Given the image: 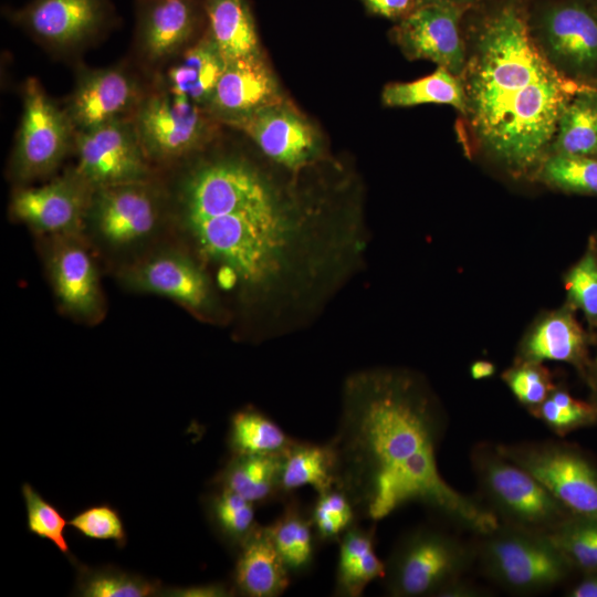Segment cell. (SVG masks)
Returning a JSON list of instances; mask_svg holds the SVG:
<instances>
[{
  "label": "cell",
  "mask_w": 597,
  "mask_h": 597,
  "mask_svg": "<svg viewBox=\"0 0 597 597\" xmlns=\"http://www.w3.org/2000/svg\"><path fill=\"white\" fill-rule=\"evenodd\" d=\"M341 407L328 441L337 460V488L359 521L377 524L419 504L473 535L500 524L481 499L461 493L442 476L437 452L447 418L420 374L391 367L352 374Z\"/></svg>",
  "instance_id": "obj_1"
},
{
  "label": "cell",
  "mask_w": 597,
  "mask_h": 597,
  "mask_svg": "<svg viewBox=\"0 0 597 597\" xmlns=\"http://www.w3.org/2000/svg\"><path fill=\"white\" fill-rule=\"evenodd\" d=\"M198 253L270 310L305 298L352 254L265 177L201 197L179 213Z\"/></svg>",
  "instance_id": "obj_2"
},
{
  "label": "cell",
  "mask_w": 597,
  "mask_h": 597,
  "mask_svg": "<svg viewBox=\"0 0 597 597\" xmlns=\"http://www.w3.org/2000/svg\"><path fill=\"white\" fill-rule=\"evenodd\" d=\"M464 39V115L478 147L511 176L533 175L549 151L563 108L584 84L545 59L524 0L491 2Z\"/></svg>",
  "instance_id": "obj_3"
},
{
  "label": "cell",
  "mask_w": 597,
  "mask_h": 597,
  "mask_svg": "<svg viewBox=\"0 0 597 597\" xmlns=\"http://www.w3.org/2000/svg\"><path fill=\"white\" fill-rule=\"evenodd\" d=\"M475 564L489 580L520 596L548 591L567 582L574 568L547 534L499 524L475 534Z\"/></svg>",
  "instance_id": "obj_4"
},
{
  "label": "cell",
  "mask_w": 597,
  "mask_h": 597,
  "mask_svg": "<svg viewBox=\"0 0 597 597\" xmlns=\"http://www.w3.org/2000/svg\"><path fill=\"white\" fill-rule=\"evenodd\" d=\"M475 564L472 541H464L434 525L405 533L387 561L383 585L392 597H439Z\"/></svg>",
  "instance_id": "obj_5"
},
{
  "label": "cell",
  "mask_w": 597,
  "mask_h": 597,
  "mask_svg": "<svg viewBox=\"0 0 597 597\" xmlns=\"http://www.w3.org/2000/svg\"><path fill=\"white\" fill-rule=\"evenodd\" d=\"M470 462L481 501L501 524L547 534L572 514L532 474L502 455L495 444L476 443Z\"/></svg>",
  "instance_id": "obj_6"
},
{
  "label": "cell",
  "mask_w": 597,
  "mask_h": 597,
  "mask_svg": "<svg viewBox=\"0 0 597 597\" xmlns=\"http://www.w3.org/2000/svg\"><path fill=\"white\" fill-rule=\"evenodd\" d=\"M532 35L565 77L597 83V8L593 0H545L530 11Z\"/></svg>",
  "instance_id": "obj_7"
},
{
  "label": "cell",
  "mask_w": 597,
  "mask_h": 597,
  "mask_svg": "<svg viewBox=\"0 0 597 597\" xmlns=\"http://www.w3.org/2000/svg\"><path fill=\"white\" fill-rule=\"evenodd\" d=\"M22 115L9 160V175L27 184L53 174L74 149L75 130L64 108L41 83L29 77L22 85Z\"/></svg>",
  "instance_id": "obj_8"
},
{
  "label": "cell",
  "mask_w": 597,
  "mask_h": 597,
  "mask_svg": "<svg viewBox=\"0 0 597 597\" xmlns=\"http://www.w3.org/2000/svg\"><path fill=\"white\" fill-rule=\"evenodd\" d=\"M495 446L572 514L597 521V462L582 448L553 439Z\"/></svg>",
  "instance_id": "obj_9"
},
{
  "label": "cell",
  "mask_w": 597,
  "mask_h": 597,
  "mask_svg": "<svg viewBox=\"0 0 597 597\" xmlns=\"http://www.w3.org/2000/svg\"><path fill=\"white\" fill-rule=\"evenodd\" d=\"M8 19L55 56H74L118 22L112 0H31Z\"/></svg>",
  "instance_id": "obj_10"
},
{
  "label": "cell",
  "mask_w": 597,
  "mask_h": 597,
  "mask_svg": "<svg viewBox=\"0 0 597 597\" xmlns=\"http://www.w3.org/2000/svg\"><path fill=\"white\" fill-rule=\"evenodd\" d=\"M132 122L150 163H170L203 147L216 119L206 108L160 87L146 93Z\"/></svg>",
  "instance_id": "obj_11"
},
{
  "label": "cell",
  "mask_w": 597,
  "mask_h": 597,
  "mask_svg": "<svg viewBox=\"0 0 597 597\" xmlns=\"http://www.w3.org/2000/svg\"><path fill=\"white\" fill-rule=\"evenodd\" d=\"M74 170L93 188L147 181L150 160L139 143L130 119L114 121L76 132Z\"/></svg>",
  "instance_id": "obj_12"
},
{
  "label": "cell",
  "mask_w": 597,
  "mask_h": 597,
  "mask_svg": "<svg viewBox=\"0 0 597 597\" xmlns=\"http://www.w3.org/2000/svg\"><path fill=\"white\" fill-rule=\"evenodd\" d=\"M93 190L71 169L43 186H20L12 193L10 213L40 234L80 235Z\"/></svg>",
  "instance_id": "obj_13"
},
{
  "label": "cell",
  "mask_w": 597,
  "mask_h": 597,
  "mask_svg": "<svg viewBox=\"0 0 597 597\" xmlns=\"http://www.w3.org/2000/svg\"><path fill=\"white\" fill-rule=\"evenodd\" d=\"M126 287L168 297L207 318L218 316L219 304L203 268L179 251H165L136 262L121 273Z\"/></svg>",
  "instance_id": "obj_14"
},
{
  "label": "cell",
  "mask_w": 597,
  "mask_h": 597,
  "mask_svg": "<svg viewBox=\"0 0 597 597\" xmlns=\"http://www.w3.org/2000/svg\"><path fill=\"white\" fill-rule=\"evenodd\" d=\"M146 91L126 66L82 67L64 107L75 133L130 119Z\"/></svg>",
  "instance_id": "obj_15"
},
{
  "label": "cell",
  "mask_w": 597,
  "mask_h": 597,
  "mask_svg": "<svg viewBox=\"0 0 597 597\" xmlns=\"http://www.w3.org/2000/svg\"><path fill=\"white\" fill-rule=\"evenodd\" d=\"M160 210L159 195L149 180L111 185L93 190L86 222L109 245L124 247L149 235Z\"/></svg>",
  "instance_id": "obj_16"
},
{
  "label": "cell",
  "mask_w": 597,
  "mask_h": 597,
  "mask_svg": "<svg viewBox=\"0 0 597 597\" xmlns=\"http://www.w3.org/2000/svg\"><path fill=\"white\" fill-rule=\"evenodd\" d=\"M207 23L203 0H136L135 48L149 67L164 69L196 42Z\"/></svg>",
  "instance_id": "obj_17"
},
{
  "label": "cell",
  "mask_w": 597,
  "mask_h": 597,
  "mask_svg": "<svg viewBox=\"0 0 597 597\" xmlns=\"http://www.w3.org/2000/svg\"><path fill=\"white\" fill-rule=\"evenodd\" d=\"M469 8L427 4L397 22L391 33L401 52L411 60H429L460 76L467 61L461 23Z\"/></svg>",
  "instance_id": "obj_18"
},
{
  "label": "cell",
  "mask_w": 597,
  "mask_h": 597,
  "mask_svg": "<svg viewBox=\"0 0 597 597\" xmlns=\"http://www.w3.org/2000/svg\"><path fill=\"white\" fill-rule=\"evenodd\" d=\"M232 127L247 134L266 157L293 171L313 163L320 153L314 127L283 98Z\"/></svg>",
  "instance_id": "obj_19"
},
{
  "label": "cell",
  "mask_w": 597,
  "mask_h": 597,
  "mask_svg": "<svg viewBox=\"0 0 597 597\" xmlns=\"http://www.w3.org/2000/svg\"><path fill=\"white\" fill-rule=\"evenodd\" d=\"M80 237H53L48 268L61 307L72 316L95 322L103 314L104 298L96 265Z\"/></svg>",
  "instance_id": "obj_20"
},
{
  "label": "cell",
  "mask_w": 597,
  "mask_h": 597,
  "mask_svg": "<svg viewBox=\"0 0 597 597\" xmlns=\"http://www.w3.org/2000/svg\"><path fill=\"white\" fill-rule=\"evenodd\" d=\"M280 100L277 82L259 53L227 62L206 109L216 121L233 126Z\"/></svg>",
  "instance_id": "obj_21"
},
{
  "label": "cell",
  "mask_w": 597,
  "mask_h": 597,
  "mask_svg": "<svg viewBox=\"0 0 597 597\" xmlns=\"http://www.w3.org/2000/svg\"><path fill=\"white\" fill-rule=\"evenodd\" d=\"M576 312L565 302L540 315L521 338L514 360L566 363L580 376L593 358L590 346L596 341L593 332L582 326Z\"/></svg>",
  "instance_id": "obj_22"
},
{
  "label": "cell",
  "mask_w": 597,
  "mask_h": 597,
  "mask_svg": "<svg viewBox=\"0 0 597 597\" xmlns=\"http://www.w3.org/2000/svg\"><path fill=\"white\" fill-rule=\"evenodd\" d=\"M230 584L235 596L279 597L292 575L282 562L266 525L256 524L235 552Z\"/></svg>",
  "instance_id": "obj_23"
},
{
  "label": "cell",
  "mask_w": 597,
  "mask_h": 597,
  "mask_svg": "<svg viewBox=\"0 0 597 597\" xmlns=\"http://www.w3.org/2000/svg\"><path fill=\"white\" fill-rule=\"evenodd\" d=\"M226 65V59L205 30L163 69L161 87L206 108Z\"/></svg>",
  "instance_id": "obj_24"
},
{
  "label": "cell",
  "mask_w": 597,
  "mask_h": 597,
  "mask_svg": "<svg viewBox=\"0 0 597 597\" xmlns=\"http://www.w3.org/2000/svg\"><path fill=\"white\" fill-rule=\"evenodd\" d=\"M281 454H229L210 486L231 491L255 506L283 502Z\"/></svg>",
  "instance_id": "obj_25"
},
{
  "label": "cell",
  "mask_w": 597,
  "mask_h": 597,
  "mask_svg": "<svg viewBox=\"0 0 597 597\" xmlns=\"http://www.w3.org/2000/svg\"><path fill=\"white\" fill-rule=\"evenodd\" d=\"M334 596L359 597L375 579L383 578L385 562L375 552L376 524L352 526L338 541Z\"/></svg>",
  "instance_id": "obj_26"
},
{
  "label": "cell",
  "mask_w": 597,
  "mask_h": 597,
  "mask_svg": "<svg viewBox=\"0 0 597 597\" xmlns=\"http://www.w3.org/2000/svg\"><path fill=\"white\" fill-rule=\"evenodd\" d=\"M303 486L313 488L316 494L337 488V460L329 441L315 443L293 439L283 451L280 472L283 499Z\"/></svg>",
  "instance_id": "obj_27"
},
{
  "label": "cell",
  "mask_w": 597,
  "mask_h": 597,
  "mask_svg": "<svg viewBox=\"0 0 597 597\" xmlns=\"http://www.w3.org/2000/svg\"><path fill=\"white\" fill-rule=\"evenodd\" d=\"M206 31L226 61L261 53L254 18L247 0H203Z\"/></svg>",
  "instance_id": "obj_28"
},
{
  "label": "cell",
  "mask_w": 597,
  "mask_h": 597,
  "mask_svg": "<svg viewBox=\"0 0 597 597\" xmlns=\"http://www.w3.org/2000/svg\"><path fill=\"white\" fill-rule=\"evenodd\" d=\"M282 503V512L266 527L276 552L292 577L304 575L314 564L318 545L310 507H304L294 494Z\"/></svg>",
  "instance_id": "obj_29"
},
{
  "label": "cell",
  "mask_w": 597,
  "mask_h": 597,
  "mask_svg": "<svg viewBox=\"0 0 597 597\" xmlns=\"http://www.w3.org/2000/svg\"><path fill=\"white\" fill-rule=\"evenodd\" d=\"M548 154L597 158V88L595 86L582 85L569 98L561 113Z\"/></svg>",
  "instance_id": "obj_30"
},
{
  "label": "cell",
  "mask_w": 597,
  "mask_h": 597,
  "mask_svg": "<svg viewBox=\"0 0 597 597\" xmlns=\"http://www.w3.org/2000/svg\"><path fill=\"white\" fill-rule=\"evenodd\" d=\"M201 506L216 537L232 555L258 524L256 506L224 489L210 486L201 496Z\"/></svg>",
  "instance_id": "obj_31"
},
{
  "label": "cell",
  "mask_w": 597,
  "mask_h": 597,
  "mask_svg": "<svg viewBox=\"0 0 597 597\" xmlns=\"http://www.w3.org/2000/svg\"><path fill=\"white\" fill-rule=\"evenodd\" d=\"M74 594L81 597H150L163 596L165 587L157 579L124 570L113 565L88 566L75 557Z\"/></svg>",
  "instance_id": "obj_32"
},
{
  "label": "cell",
  "mask_w": 597,
  "mask_h": 597,
  "mask_svg": "<svg viewBox=\"0 0 597 597\" xmlns=\"http://www.w3.org/2000/svg\"><path fill=\"white\" fill-rule=\"evenodd\" d=\"M381 101L389 107L444 104L454 107L463 115L467 109L461 77L441 66L419 80L386 85L381 93Z\"/></svg>",
  "instance_id": "obj_33"
},
{
  "label": "cell",
  "mask_w": 597,
  "mask_h": 597,
  "mask_svg": "<svg viewBox=\"0 0 597 597\" xmlns=\"http://www.w3.org/2000/svg\"><path fill=\"white\" fill-rule=\"evenodd\" d=\"M292 440L272 418L253 406L237 410L230 418L229 454H281Z\"/></svg>",
  "instance_id": "obj_34"
},
{
  "label": "cell",
  "mask_w": 597,
  "mask_h": 597,
  "mask_svg": "<svg viewBox=\"0 0 597 597\" xmlns=\"http://www.w3.org/2000/svg\"><path fill=\"white\" fill-rule=\"evenodd\" d=\"M534 178L567 193L597 196V158L548 154L533 172Z\"/></svg>",
  "instance_id": "obj_35"
},
{
  "label": "cell",
  "mask_w": 597,
  "mask_h": 597,
  "mask_svg": "<svg viewBox=\"0 0 597 597\" xmlns=\"http://www.w3.org/2000/svg\"><path fill=\"white\" fill-rule=\"evenodd\" d=\"M575 573L597 570V521L570 514L547 533Z\"/></svg>",
  "instance_id": "obj_36"
},
{
  "label": "cell",
  "mask_w": 597,
  "mask_h": 597,
  "mask_svg": "<svg viewBox=\"0 0 597 597\" xmlns=\"http://www.w3.org/2000/svg\"><path fill=\"white\" fill-rule=\"evenodd\" d=\"M530 415L558 437L597 425L595 407L588 400L573 397L566 388L559 386Z\"/></svg>",
  "instance_id": "obj_37"
},
{
  "label": "cell",
  "mask_w": 597,
  "mask_h": 597,
  "mask_svg": "<svg viewBox=\"0 0 597 597\" xmlns=\"http://www.w3.org/2000/svg\"><path fill=\"white\" fill-rule=\"evenodd\" d=\"M566 303L582 311L588 331L597 328V237L591 235L580 259L564 274Z\"/></svg>",
  "instance_id": "obj_38"
},
{
  "label": "cell",
  "mask_w": 597,
  "mask_h": 597,
  "mask_svg": "<svg viewBox=\"0 0 597 597\" xmlns=\"http://www.w3.org/2000/svg\"><path fill=\"white\" fill-rule=\"evenodd\" d=\"M310 514L318 545L338 543L352 526L360 523L353 502L338 488L317 493Z\"/></svg>",
  "instance_id": "obj_39"
},
{
  "label": "cell",
  "mask_w": 597,
  "mask_h": 597,
  "mask_svg": "<svg viewBox=\"0 0 597 597\" xmlns=\"http://www.w3.org/2000/svg\"><path fill=\"white\" fill-rule=\"evenodd\" d=\"M501 378L517 402L528 413L537 408L557 387L544 363L514 360Z\"/></svg>",
  "instance_id": "obj_40"
},
{
  "label": "cell",
  "mask_w": 597,
  "mask_h": 597,
  "mask_svg": "<svg viewBox=\"0 0 597 597\" xmlns=\"http://www.w3.org/2000/svg\"><path fill=\"white\" fill-rule=\"evenodd\" d=\"M27 510V526L30 533L50 541L70 561L73 558L64 536L69 521L52 503L48 502L31 484L21 488Z\"/></svg>",
  "instance_id": "obj_41"
},
{
  "label": "cell",
  "mask_w": 597,
  "mask_h": 597,
  "mask_svg": "<svg viewBox=\"0 0 597 597\" xmlns=\"http://www.w3.org/2000/svg\"><path fill=\"white\" fill-rule=\"evenodd\" d=\"M69 525L86 538L113 541L119 548L125 547L127 543L121 514L106 503L78 512L69 520Z\"/></svg>",
  "instance_id": "obj_42"
},
{
  "label": "cell",
  "mask_w": 597,
  "mask_h": 597,
  "mask_svg": "<svg viewBox=\"0 0 597 597\" xmlns=\"http://www.w3.org/2000/svg\"><path fill=\"white\" fill-rule=\"evenodd\" d=\"M367 11L396 22L412 13L419 3L417 0H360Z\"/></svg>",
  "instance_id": "obj_43"
},
{
  "label": "cell",
  "mask_w": 597,
  "mask_h": 597,
  "mask_svg": "<svg viewBox=\"0 0 597 597\" xmlns=\"http://www.w3.org/2000/svg\"><path fill=\"white\" fill-rule=\"evenodd\" d=\"M163 596L174 597H232L235 593L230 582L198 584L185 587H165Z\"/></svg>",
  "instance_id": "obj_44"
},
{
  "label": "cell",
  "mask_w": 597,
  "mask_h": 597,
  "mask_svg": "<svg viewBox=\"0 0 597 597\" xmlns=\"http://www.w3.org/2000/svg\"><path fill=\"white\" fill-rule=\"evenodd\" d=\"M490 593L489 589L462 577L448 586L439 597H484Z\"/></svg>",
  "instance_id": "obj_45"
},
{
  "label": "cell",
  "mask_w": 597,
  "mask_h": 597,
  "mask_svg": "<svg viewBox=\"0 0 597 597\" xmlns=\"http://www.w3.org/2000/svg\"><path fill=\"white\" fill-rule=\"evenodd\" d=\"M565 595L568 597H597V570L582 575V578Z\"/></svg>",
  "instance_id": "obj_46"
},
{
  "label": "cell",
  "mask_w": 597,
  "mask_h": 597,
  "mask_svg": "<svg viewBox=\"0 0 597 597\" xmlns=\"http://www.w3.org/2000/svg\"><path fill=\"white\" fill-rule=\"evenodd\" d=\"M580 378L588 388V401L597 410V357L591 358L584 373L580 375Z\"/></svg>",
  "instance_id": "obj_47"
},
{
  "label": "cell",
  "mask_w": 597,
  "mask_h": 597,
  "mask_svg": "<svg viewBox=\"0 0 597 597\" xmlns=\"http://www.w3.org/2000/svg\"><path fill=\"white\" fill-rule=\"evenodd\" d=\"M496 371V366L485 359H476L469 367V373L472 379L481 380L492 377Z\"/></svg>",
  "instance_id": "obj_48"
},
{
  "label": "cell",
  "mask_w": 597,
  "mask_h": 597,
  "mask_svg": "<svg viewBox=\"0 0 597 597\" xmlns=\"http://www.w3.org/2000/svg\"><path fill=\"white\" fill-rule=\"evenodd\" d=\"M419 3V7L427 6V4H454V6H461L469 9L474 8L475 6L480 4L484 0H417Z\"/></svg>",
  "instance_id": "obj_49"
},
{
  "label": "cell",
  "mask_w": 597,
  "mask_h": 597,
  "mask_svg": "<svg viewBox=\"0 0 597 597\" xmlns=\"http://www.w3.org/2000/svg\"><path fill=\"white\" fill-rule=\"evenodd\" d=\"M593 1H594L595 6H596V8H597V0H593Z\"/></svg>",
  "instance_id": "obj_50"
}]
</instances>
